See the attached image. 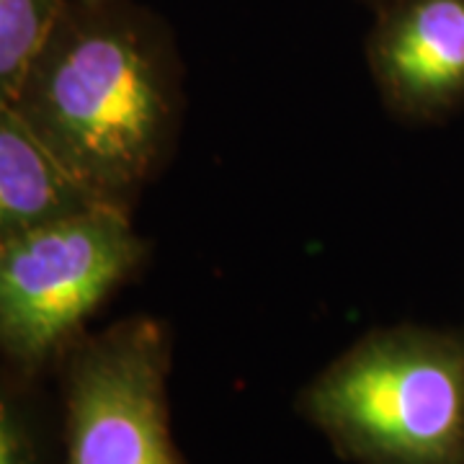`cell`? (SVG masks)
I'll list each match as a JSON object with an SVG mask.
<instances>
[{"label": "cell", "instance_id": "obj_5", "mask_svg": "<svg viewBox=\"0 0 464 464\" xmlns=\"http://www.w3.org/2000/svg\"><path fill=\"white\" fill-rule=\"evenodd\" d=\"M364 57L382 106L405 124L464 109V0H382Z\"/></svg>", "mask_w": 464, "mask_h": 464}, {"label": "cell", "instance_id": "obj_9", "mask_svg": "<svg viewBox=\"0 0 464 464\" xmlns=\"http://www.w3.org/2000/svg\"><path fill=\"white\" fill-rule=\"evenodd\" d=\"M362 3H366L369 8H374V5H377V3H382V0H362Z\"/></svg>", "mask_w": 464, "mask_h": 464}, {"label": "cell", "instance_id": "obj_1", "mask_svg": "<svg viewBox=\"0 0 464 464\" xmlns=\"http://www.w3.org/2000/svg\"><path fill=\"white\" fill-rule=\"evenodd\" d=\"M14 106L93 199L132 212L183 130L173 32L137 0H67Z\"/></svg>", "mask_w": 464, "mask_h": 464}, {"label": "cell", "instance_id": "obj_3", "mask_svg": "<svg viewBox=\"0 0 464 464\" xmlns=\"http://www.w3.org/2000/svg\"><path fill=\"white\" fill-rule=\"evenodd\" d=\"M148 243L127 209L96 204L0 246V356L52 377L88 320L130 282Z\"/></svg>", "mask_w": 464, "mask_h": 464}, {"label": "cell", "instance_id": "obj_2", "mask_svg": "<svg viewBox=\"0 0 464 464\" xmlns=\"http://www.w3.org/2000/svg\"><path fill=\"white\" fill-rule=\"evenodd\" d=\"M295 411L348 464H464V323L372 328Z\"/></svg>", "mask_w": 464, "mask_h": 464}, {"label": "cell", "instance_id": "obj_8", "mask_svg": "<svg viewBox=\"0 0 464 464\" xmlns=\"http://www.w3.org/2000/svg\"><path fill=\"white\" fill-rule=\"evenodd\" d=\"M67 0H0V106H14Z\"/></svg>", "mask_w": 464, "mask_h": 464}, {"label": "cell", "instance_id": "obj_4", "mask_svg": "<svg viewBox=\"0 0 464 464\" xmlns=\"http://www.w3.org/2000/svg\"><path fill=\"white\" fill-rule=\"evenodd\" d=\"M173 338L158 317L88 331L52 380L63 464H186L170 426Z\"/></svg>", "mask_w": 464, "mask_h": 464}, {"label": "cell", "instance_id": "obj_6", "mask_svg": "<svg viewBox=\"0 0 464 464\" xmlns=\"http://www.w3.org/2000/svg\"><path fill=\"white\" fill-rule=\"evenodd\" d=\"M96 204L16 106H0V246Z\"/></svg>", "mask_w": 464, "mask_h": 464}, {"label": "cell", "instance_id": "obj_7", "mask_svg": "<svg viewBox=\"0 0 464 464\" xmlns=\"http://www.w3.org/2000/svg\"><path fill=\"white\" fill-rule=\"evenodd\" d=\"M52 377L0 356V464H63V420Z\"/></svg>", "mask_w": 464, "mask_h": 464}]
</instances>
